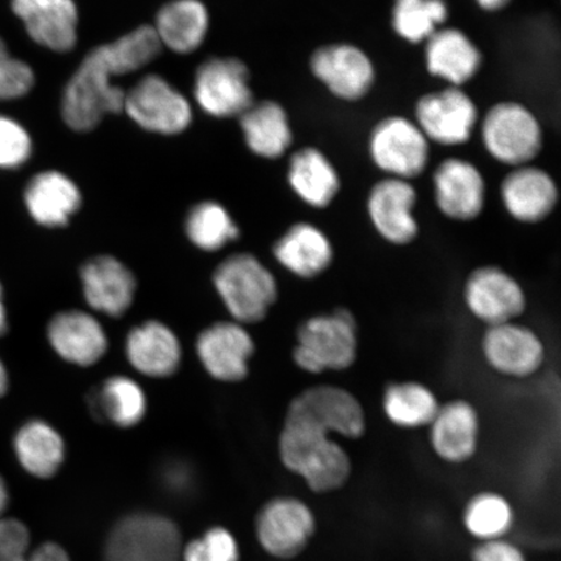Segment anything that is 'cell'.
Wrapping results in <instances>:
<instances>
[{
	"instance_id": "33",
	"label": "cell",
	"mask_w": 561,
	"mask_h": 561,
	"mask_svg": "<svg viewBox=\"0 0 561 561\" xmlns=\"http://www.w3.org/2000/svg\"><path fill=\"white\" fill-rule=\"evenodd\" d=\"M90 407L94 416L110 420L116 426L131 427L144 420L147 401L136 381L129 377L114 376L94 391Z\"/></svg>"
},
{
	"instance_id": "37",
	"label": "cell",
	"mask_w": 561,
	"mask_h": 561,
	"mask_svg": "<svg viewBox=\"0 0 561 561\" xmlns=\"http://www.w3.org/2000/svg\"><path fill=\"white\" fill-rule=\"evenodd\" d=\"M240 549L227 529H209L182 549L181 561H238Z\"/></svg>"
},
{
	"instance_id": "42",
	"label": "cell",
	"mask_w": 561,
	"mask_h": 561,
	"mask_svg": "<svg viewBox=\"0 0 561 561\" xmlns=\"http://www.w3.org/2000/svg\"><path fill=\"white\" fill-rule=\"evenodd\" d=\"M13 561H70L68 553L62 547L56 543H45L25 557Z\"/></svg>"
},
{
	"instance_id": "22",
	"label": "cell",
	"mask_w": 561,
	"mask_h": 561,
	"mask_svg": "<svg viewBox=\"0 0 561 561\" xmlns=\"http://www.w3.org/2000/svg\"><path fill=\"white\" fill-rule=\"evenodd\" d=\"M83 296L98 312L121 318L135 299V276L116 257L103 255L91 259L81 270Z\"/></svg>"
},
{
	"instance_id": "31",
	"label": "cell",
	"mask_w": 561,
	"mask_h": 561,
	"mask_svg": "<svg viewBox=\"0 0 561 561\" xmlns=\"http://www.w3.org/2000/svg\"><path fill=\"white\" fill-rule=\"evenodd\" d=\"M245 144L256 156L266 159L283 157L293 144V131L286 112L278 103L252 104L241 115Z\"/></svg>"
},
{
	"instance_id": "17",
	"label": "cell",
	"mask_w": 561,
	"mask_h": 561,
	"mask_svg": "<svg viewBox=\"0 0 561 561\" xmlns=\"http://www.w3.org/2000/svg\"><path fill=\"white\" fill-rule=\"evenodd\" d=\"M433 185L436 205L447 219L473 221L485 208V180L471 161L458 158L442 161L433 174Z\"/></svg>"
},
{
	"instance_id": "24",
	"label": "cell",
	"mask_w": 561,
	"mask_h": 561,
	"mask_svg": "<svg viewBox=\"0 0 561 561\" xmlns=\"http://www.w3.org/2000/svg\"><path fill=\"white\" fill-rule=\"evenodd\" d=\"M279 265L294 276L314 279L334 263V245L324 230L310 222H298L273 245Z\"/></svg>"
},
{
	"instance_id": "4",
	"label": "cell",
	"mask_w": 561,
	"mask_h": 561,
	"mask_svg": "<svg viewBox=\"0 0 561 561\" xmlns=\"http://www.w3.org/2000/svg\"><path fill=\"white\" fill-rule=\"evenodd\" d=\"M214 284L237 322L255 324L268 314L278 298L275 276L250 254H237L217 266Z\"/></svg>"
},
{
	"instance_id": "32",
	"label": "cell",
	"mask_w": 561,
	"mask_h": 561,
	"mask_svg": "<svg viewBox=\"0 0 561 561\" xmlns=\"http://www.w3.org/2000/svg\"><path fill=\"white\" fill-rule=\"evenodd\" d=\"M440 403L434 391L417 381L392 382L382 397L385 416L402 430H421L432 423Z\"/></svg>"
},
{
	"instance_id": "11",
	"label": "cell",
	"mask_w": 561,
	"mask_h": 561,
	"mask_svg": "<svg viewBox=\"0 0 561 561\" xmlns=\"http://www.w3.org/2000/svg\"><path fill=\"white\" fill-rule=\"evenodd\" d=\"M124 111L140 128L160 135H179L193 117L186 98L158 75L144 77L125 93Z\"/></svg>"
},
{
	"instance_id": "41",
	"label": "cell",
	"mask_w": 561,
	"mask_h": 561,
	"mask_svg": "<svg viewBox=\"0 0 561 561\" xmlns=\"http://www.w3.org/2000/svg\"><path fill=\"white\" fill-rule=\"evenodd\" d=\"M472 561H528L524 551L507 538L479 542L472 551Z\"/></svg>"
},
{
	"instance_id": "35",
	"label": "cell",
	"mask_w": 561,
	"mask_h": 561,
	"mask_svg": "<svg viewBox=\"0 0 561 561\" xmlns=\"http://www.w3.org/2000/svg\"><path fill=\"white\" fill-rule=\"evenodd\" d=\"M448 19L446 0H396L392 27L410 44L426 42Z\"/></svg>"
},
{
	"instance_id": "20",
	"label": "cell",
	"mask_w": 561,
	"mask_h": 561,
	"mask_svg": "<svg viewBox=\"0 0 561 561\" xmlns=\"http://www.w3.org/2000/svg\"><path fill=\"white\" fill-rule=\"evenodd\" d=\"M501 198L512 219L523 224H539L556 210L559 191L549 173L528 164L514 168L504 178Z\"/></svg>"
},
{
	"instance_id": "36",
	"label": "cell",
	"mask_w": 561,
	"mask_h": 561,
	"mask_svg": "<svg viewBox=\"0 0 561 561\" xmlns=\"http://www.w3.org/2000/svg\"><path fill=\"white\" fill-rule=\"evenodd\" d=\"M186 234L196 248L217 251L240 236L227 209L215 202L195 206L187 215Z\"/></svg>"
},
{
	"instance_id": "21",
	"label": "cell",
	"mask_w": 561,
	"mask_h": 561,
	"mask_svg": "<svg viewBox=\"0 0 561 561\" xmlns=\"http://www.w3.org/2000/svg\"><path fill=\"white\" fill-rule=\"evenodd\" d=\"M12 10L35 44L56 53L76 46L79 13L73 0H12Z\"/></svg>"
},
{
	"instance_id": "9",
	"label": "cell",
	"mask_w": 561,
	"mask_h": 561,
	"mask_svg": "<svg viewBox=\"0 0 561 561\" xmlns=\"http://www.w3.org/2000/svg\"><path fill=\"white\" fill-rule=\"evenodd\" d=\"M468 311L489 327L522 318L528 306L524 287L497 265H483L467 277L462 290Z\"/></svg>"
},
{
	"instance_id": "46",
	"label": "cell",
	"mask_w": 561,
	"mask_h": 561,
	"mask_svg": "<svg viewBox=\"0 0 561 561\" xmlns=\"http://www.w3.org/2000/svg\"><path fill=\"white\" fill-rule=\"evenodd\" d=\"M7 389H9V374H7V369L2 360H0V398H2Z\"/></svg>"
},
{
	"instance_id": "7",
	"label": "cell",
	"mask_w": 561,
	"mask_h": 561,
	"mask_svg": "<svg viewBox=\"0 0 561 561\" xmlns=\"http://www.w3.org/2000/svg\"><path fill=\"white\" fill-rule=\"evenodd\" d=\"M369 153L378 170L389 178L410 181L430 163V140L409 118L390 116L371 130Z\"/></svg>"
},
{
	"instance_id": "2",
	"label": "cell",
	"mask_w": 561,
	"mask_h": 561,
	"mask_svg": "<svg viewBox=\"0 0 561 561\" xmlns=\"http://www.w3.org/2000/svg\"><path fill=\"white\" fill-rule=\"evenodd\" d=\"M278 450L286 469L304 479L316 494L334 493L353 473L346 448L324 427L291 410L286 412Z\"/></svg>"
},
{
	"instance_id": "3",
	"label": "cell",
	"mask_w": 561,
	"mask_h": 561,
	"mask_svg": "<svg viewBox=\"0 0 561 561\" xmlns=\"http://www.w3.org/2000/svg\"><path fill=\"white\" fill-rule=\"evenodd\" d=\"M359 354V329L353 312L345 307L314 314L301 322L293 360L311 375L346 370Z\"/></svg>"
},
{
	"instance_id": "13",
	"label": "cell",
	"mask_w": 561,
	"mask_h": 561,
	"mask_svg": "<svg viewBox=\"0 0 561 561\" xmlns=\"http://www.w3.org/2000/svg\"><path fill=\"white\" fill-rule=\"evenodd\" d=\"M287 410L310 419L332 436L359 439L367 431V415L362 402L341 386H312L294 398Z\"/></svg>"
},
{
	"instance_id": "30",
	"label": "cell",
	"mask_w": 561,
	"mask_h": 561,
	"mask_svg": "<svg viewBox=\"0 0 561 561\" xmlns=\"http://www.w3.org/2000/svg\"><path fill=\"white\" fill-rule=\"evenodd\" d=\"M20 466L37 479H50L65 461L66 446L60 434L42 420L20 427L13 439Z\"/></svg>"
},
{
	"instance_id": "40",
	"label": "cell",
	"mask_w": 561,
	"mask_h": 561,
	"mask_svg": "<svg viewBox=\"0 0 561 561\" xmlns=\"http://www.w3.org/2000/svg\"><path fill=\"white\" fill-rule=\"evenodd\" d=\"M31 547V533L16 518L0 517V561H13L26 556Z\"/></svg>"
},
{
	"instance_id": "10",
	"label": "cell",
	"mask_w": 561,
	"mask_h": 561,
	"mask_svg": "<svg viewBox=\"0 0 561 561\" xmlns=\"http://www.w3.org/2000/svg\"><path fill=\"white\" fill-rule=\"evenodd\" d=\"M415 117V124L430 142L460 146L472 138L479 111L465 90L450 87L421 96Z\"/></svg>"
},
{
	"instance_id": "34",
	"label": "cell",
	"mask_w": 561,
	"mask_h": 561,
	"mask_svg": "<svg viewBox=\"0 0 561 561\" xmlns=\"http://www.w3.org/2000/svg\"><path fill=\"white\" fill-rule=\"evenodd\" d=\"M462 524L479 542L507 538L515 525V510L507 497L496 491H481L467 502Z\"/></svg>"
},
{
	"instance_id": "26",
	"label": "cell",
	"mask_w": 561,
	"mask_h": 561,
	"mask_svg": "<svg viewBox=\"0 0 561 561\" xmlns=\"http://www.w3.org/2000/svg\"><path fill=\"white\" fill-rule=\"evenodd\" d=\"M126 357L145 376L165 378L175 374L181 363L178 336L160 321H146L128 334Z\"/></svg>"
},
{
	"instance_id": "45",
	"label": "cell",
	"mask_w": 561,
	"mask_h": 561,
	"mask_svg": "<svg viewBox=\"0 0 561 561\" xmlns=\"http://www.w3.org/2000/svg\"><path fill=\"white\" fill-rule=\"evenodd\" d=\"M9 488H7L3 477L0 476V517L4 514L7 506H9Z\"/></svg>"
},
{
	"instance_id": "43",
	"label": "cell",
	"mask_w": 561,
	"mask_h": 561,
	"mask_svg": "<svg viewBox=\"0 0 561 561\" xmlns=\"http://www.w3.org/2000/svg\"><path fill=\"white\" fill-rule=\"evenodd\" d=\"M476 2L481 7L482 10L488 12H497L506 9L512 0H476Z\"/></svg>"
},
{
	"instance_id": "27",
	"label": "cell",
	"mask_w": 561,
	"mask_h": 561,
	"mask_svg": "<svg viewBox=\"0 0 561 561\" xmlns=\"http://www.w3.org/2000/svg\"><path fill=\"white\" fill-rule=\"evenodd\" d=\"M81 202L75 182L55 171L34 175L25 191V206L33 220L47 228L66 227L80 209Z\"/></svg>"
},
{
	"instance_id": "1",
	"label": "cell",
	"mask_w": 561,
	"mask_h": 561,
	"mask_svg": "<svg viewBox=\"0 0 561 561\" xmlns=\"http://www.w3.org/2000/svg\"><path fill=\"white\" fill-rule=\"evenodd\" d=\"M161 53L153 26L144 25L112 44L94 48L82 60L62 94V118L70 129L90 131L107 114L124 111L125 91L112 85L115 77L146 67Z\"/></svg>"
},
{
	"instance_id": "29",
	"label": "cell",
	"mask_w": 561,
	"mask_h": 561,
	"mask_svg": "<svg viewBox=\"0 0 561 561\" xmlns=\"http://www.w3.org/2000/svg\"><path fill=\"white\" fill-rule=\"evenodd\" d=\"M208 24V12L199 0H173L159 11L153 31L161 46L191 54L205 41Z\"/></svg>"
},
{
	"instance_id": "8",
	"label": "cell",
	"mask_w": 561,
	"mask_h": 561,
	"mask_svg": "<svg viewBox=\"0 0 561 561\" xmlns=\"http://www.w3.org/2000/svg\"><path fill=\"white\" fill-rule=\"evenodd\" d=\"M318 529L313 511L293 496H280L265 504L256 518L257 541L266 553L277 559L300 556Z\"/></svg>"
},
{
	"instance_id": "14",
	"label": "cell",
	"mask_w": 561,
	"mask_h": 561,
	"mask_svg": "<svg viewBox=\"0 0 561 561\" xmlns=\"http://www.w3.org/2000/svg\"><path fill=\"white\" fill-rule=\"evenodd\" d=\"M483 359L496 374L511 378L535 376L543 367V341L533 329L517 321L489 327L482 336Z\"/></svg>"
},
{
	"instance_id": "16",
	"label": "cell",
	"mask_w": 561,
	"mask_h": 561,
	"mask_svg": "<svg viewBox=\"0 0 561 561\" xmlns=\"http://www.w3.org/2000/svg\"><path fill=\"white\" fill-rule=\"evenodd\" d=\"M417 193L410 181L388 178L371 186L367 210L371 226L383 241L409 245L419 237V222L413 209Z\"/></svg>"
},
{
	"instance_id": "6",
	"label": "cell",
	"mask_w": 561,
	"mask_h": 561,
	"mask_svg": "<svg viewBox=\"0 0 561 561\" xmlns=\"http://www.w3.org/2000/svg\"><path fill=\"white\" fill-rule=\"evenodd\" d=\"M181 533L170 518L133 514L122 518L105 543V561H181Z\"/></svg>"
},
{
	"instance_id": "15",
	"label": "cell",
	"mask_w": 561,
	"mask_h": 561,
	"mask_svg": "<svg viewBox=\"0 0 561 561\" xmlns=\"http://www.w3.org/2000/svg\"><path fill=\"white\" fill-rule=\"evenodd\" d=\"M311 70L332 95L346 102L363 100L376 80L375 66L367 53L350 44L318 48L311 58Z\"/></svg>"
},
{
	"instance_id": "28",
	"label": "cell",
	"mask_w": 561,
	"mask_h": 561,
	"mask_svg": "<svg viewBox=\"0 0 561 561\" xmlns=\"http://www.w3.org/2000/svg\"><path fill=\"white\" fill-rule=\"evenodd\" d=\"M287 180L306 205L318 209L331 206L341 188L340 175L332 161L314 147L294 153Z\"/></svg>"
},
{
	"instance_id": "25",
	"label": "cell",
	"mask_w": 561,
	"mask_h": 561,
	"mask_svg": "<svg viewBox=\"0 0 561 561\" xmlns=\"http://www.w3.org/2000/svg\"><path fill=\"white\" fill-rule=\"evenodd\" d=\"M425 61L432 76L460 88L479 73L482 54L465 32L444 26L425 42Z\"/></svg>"
},
{
	"instance_id": "5",
	"label": "cell",
	"mask_w": 561,
	"mask_h": 561,
	"mask_svg": "<svg viewBox=\"0 0 561 561\" xmlns=\"http://www.w3.org/2000/svg\"><path fill=\"white\" fill-rule=\"evenodd\" d=\"M481 137L491 157L514 168L530 164L543 146L541 124L517 102L493 105L481 123Z\"/></svg>"
},
{
	"instance_id": "12",
	"label": "cell",
	"mask_w": 561,
	"mask_h": 561,
	"mask_svg": "<svg viewBox=\"0 0 561 561\" xmlns=\"http://www.w3.org/2000/svg\"><path fill=\"white\" fill-rule=\"evenodd\" d=\"M195 100L215 117L241 116L254 104L249 87V69L237 59H209L195 77Z\"/></svg>"
},
{
	"instance_id": "18",
	"label": "cell",
	"mask_w": 561,
	"mask_h": 561,
	"mask_svg": "<svg viewBox=\"0 0 561 561\" xmlns=\"http://www.w3.org/2000/svg\"><path fill=\"white\" fill-rule=\"evenodd\" d=\"M427 427L432 450L448 465H465L479 450L480 415L466 399L440 404Z\"/></svg>"
},
{
	"instance_id": "39",
	"label": "cell",
	"mask_w": 561,
	"mask_h": 561,
	"mask_svg": "<svg viewBox=\"0 0 561 561\" xmlns=\"http://www.w3.org/2000/svg\"><path fill=\"white\" fill-rule=\"evenodd\" d=\"M32 156V139L12 118L0 115V168H18Z\"/></svg>"
},
{
	"instance_id": "23",
	"label": "cell",
	"mask_w": 561,
	"mask_h": 561,
	"mask_svg": "<svg viewBox=\"0 0 561 561\" xmlns=\"http://www.w3.org/2000/svg\"><path fill=\"white\" fill-rule=\"evenodd\" d=\"M47 335L55 353L75 366H94L107 353L104 329L87 312L73 310L56 314L48 324Z\"/></svg>"
},
{
	"instance_id": "38",
	"label": "cell",
	"mask_w": 561,
	"mask_h": 561,
	"mask_svg": "<svg viewBox=\"0 0 561 561\" xmlns=\"http://www.w3.org/2000/svg\"><path fill=\"white\" fill-rule=\"evenodd\" d=\"M34 73L26 62L12 58L0 38V101L18 100L30 93Z\"/></svg>"
},
{
	"instance_id": "19",
	"label": "cell",
	"mask_w": 561,
	"mask_h": 561,
	"mask_svg": "<svg viewBox=\"0 0 561 561\" xmlns=\"http://www.w3.org/2000/svg\"><path fill=\"white\" fill-rule=\"evenodd\" d=\"M254 351L251 335L237 322H217L203 331L196 341V353L203 367L224 382L241 381L248 376Z\"/></svg>"
},
{
	"instance_id": "44",
	"label": "cell",
	"mask_w": 561,
	"mask_h": 561,
	"mask_svg": "<svg viewBox=\"0 0 561 561\" xmlns=\"http://www.w3.org/2000/svg\"><path fill=\"white\" fill-rule=\"evenodd\" d=\"M7 329H9V320H7V311L3 300V287L0 285V336L7 333Z\"/></svg>"
}]
</instances>
